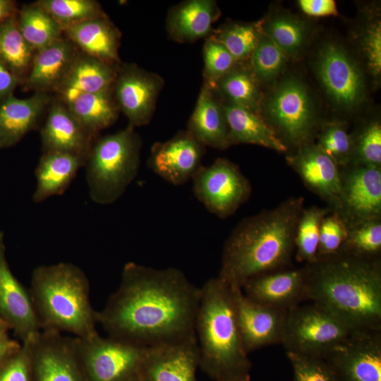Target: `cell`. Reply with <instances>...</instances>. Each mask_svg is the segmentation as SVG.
<instances>
[{
	"label": "cell",
	"mask_w": 381,
	"mask_h": 381,
	"mask_svg": "<svg viewBox=\"0 0 381 381\" xmlns=\"http://www.w3.org/2000/svg\"><path fill=\"white\" fill-rule=\"evenodd\" d=\"M262 32L287 56L298 54L307 39L306 25L288 14L278 15L261 24Z\"/></svg>",
	"instance_id": "cell-36"
},
{
	"label": "cell",
	"mask_w": 381,
	"mask_h": 381,
	"mask_svg": "<svg viewBox=\"0 0 381 381\" xmlns=\"http://www.w3.org/2000/svg\"><path fill=\"white\" fill-rule=\"evenodd\" d=\"M294 381H340L333 368L322 356L286 351Z\"/></svg>",
	"instance_id": "cell-42"
},
{
	"label": "cell",
	"mask_w": 381,
	"mask_h": 381,
	"mask_svg": "<svg viewBox=\"0 0 381 381\" xmlns=\"http://www.w3.org/2000/svg\"><path fill=\"white\" fill-rule=\"evenodd\" d=\"M202 56L203 84L211 87L237 64L223 45L210 37L205 40Z\"/></svg>",
	"instance_id": "cell-43"
},
{
	"label": "cell",
	"mask_w": 381,
	"mask_h": 381,
	"mask_svg": "<svg viewBox=\"0 0 381 381\" xmlns=\"http://www.w3.org/2000/svg\"><path fill=\"white\" fill-rule=\"evenodd\" d=\"M250 299L289 310L306 300V268L282 269L248 279L241 286Z\"/></svg>",
	"instance_id": "cell-21"
},
{
	"label": "cell",
	"mask_w": 381,
	"mask_h": 381,
	"mask_svg": "<svg viewBox=\"0 0 381 381\" xmlns=\"http://www.w3.org/2000/svg\"><path fill=\"white\" fill-rule=\"evenodd\" d=\"M322 357L340 381H381V330L354 331Z\"/></svg>",
	"instance_id": "cell-12"
},
{
	"label": "cell",
	"mask_w": 381,
	"mask_h": 381,
	"mask_svg": "<svg viewBox=\"0 0 381 381\" xmlns=\"http://www.w3.org/2000/svg\"><path fill=\"white\" fill-rule=\"evenodd\" d=\"M353 157L358 165L380 167L381 165V126L378 122L369 123L353 145Z\"/></svg>",
	"instance_id": "cell-45"
},
{
	"label": "cell",
	"mask_w": 381,
	"mask_h": 381,
	"mask_svg": "<svg viewBox=\"0 0 381 381\" xmlns=\"http://www.w3.org/2000/svg\"><path fill=\"white\" fill-rule=\"evenodd\" d=\"M164 80L133 63H121L112 86L120 112L133 128L148 124L155 111Z\"/></svg>",
	"instance_id": "cell-11"
},
{
	"label": "cell",
	"mask_w": 381,
	"mask_h": 381,
	"mask_svg": "<svg viewBox=\"0 0 381 381\" xmlns=\"http://www.w3.org/2000/svg\"><path fill=\"white\" fill-rule=\"evenodd\" d=\"M64 29L69 25L106 14L95 0H39L36 1Z\"/></svg>",
	"instance_id": "cell-40"
},
{
	"label": "cell",
	"mask_w": 381,
	"mask_h": 381,
	"mask_svg": "<svg viewBox=\"0 0 381 381\" xmlns=\"http://www.w3.org/2000/svg\"><path fill=\"white\" fill-rule=\"evenodd\" d=\"M361 48L371 74L375 77L381 72V24L377 20L369 23L364 30Z\"/></svg>",
	"instance_id": "cell-47"
},
{
	"label": "cell",
	"mask_w": 381,
	"mask_h": 381,
	"mask_svg": "<svg viewBox=\"0 0 381 381\" xmlns=\"http://www.w3.org/2000/svg\"><path fill=\"white\" fill-rule=\"evenodd\" d=\"M303 209V198L291 197L241 221L224 243L218 277L241 288L252 277L286 268Z\"/></svg>",
	"instance_id": "cell-3"
},
{
	"label": "cell",
	"mask_w": 381,
	"mask_h": 381,
	"mask_svg": "<svg viewBox=\"0 0 381 381\" xmlns=\"http://www.w3.org/2000/svg\"><path fill=\"white\" fill-rule=\"evenodd\" d=\"M248 66L259 83H267L282 71L286 55L263 32L248 59Z\"/></svg>",
	"instance_id": "cell-39"
},
{
	"label": "cell",
	"mask_w": 381,
	"mask_h": 381,
	"mask_svg": "<svg viewBox=\"0 0 381 381\" xmlns=\"http://www.w3.org/2000/svg\"><path fill=\"white\" fill-rule=\"evenodd\" d=\"M46 116L40 129L42 152L68 153L86 161L97 135L87 131L57 97L52 98Z\"/></svg>",
	"instance_id": "cell-20"
},
{
	"label": "cell",
	"mask_w": 381,
	"mask_h": 381,
	"mask_svg": "<svg viewBox=\"0 0 381 381\" xmlns=\"http://www.w3.org/2000/svg\"><path fill=\"white\" fill-rule=\"evenodd\" d=\"M220 16L213 0H187L172 6L166 19L169 37L179 43H191L207 39L213 24Z\"/></svg>",
	"instance_id": "cell-25"
},
{
	"label": "cell",
	"mask_w": 381,
	"mask_h": 381,
	"mask_svg": "<svg viewBox=\"0 0 381 381\" xmlns=\"http://www.w3.org/2000/svg\"><path fill=\"white\" fill-rule=\"evenodd\" d=\"M64 33L80 52L110 64H121V34L107 14L69 25Z\"/></svg>",
	"instance_id": "cell-27"
},
{
	"label": "cell",
	"mask_w": 381,
	"mask_h": 381,
	"mask_svg": "<svg viewBox=\"0 0 381 381\" xmlns=\"http://www.w3.org/2000/svg\"><path fill=\"white\" fill-rule=\"evenodd\" d=\"M75 346L86 381H140L147 347L98 332L75 337Z\"/></svg>",
	"instance_id": "cell-7"
},
{
	"label": "cell",
	"mask_w": 381,
	"mask_h": 381,
	"mask_svg": "<svg viewBox=\"0 0 381 381\" xmlns=\"http://www.w3.org/2000/svg\"><path fill=\"white\" fill-rule=\"evenodd\" d=\"M200 288L174 267L127 262L97 322L108 336L144 347L195 337Z\"/></svg>",
	"instance_id": "cell-1"
},
{
	"label": "cell",
	"mask_w": 381,
	"mask_h": 381,
	"mask_svg": "<svg viewBox=\"0 0 381 381\" xmlns=\"http://www.w3.org/2000/svg\"><path fill=\"white\" fill-rule=\"evenodd\" d=\"M354 331L335 314L311 302L288 310L282 344L289 352L322 356Z\"/></svg>",
	"instance_id": "cell-8"
},
{
	"label": "cell",
	"mask_w": 381,
	"mask_h": 381,
	"mask_svg": "<svg viewBox=\"0 0 381 381\" xmlns=\"http://www.w3.org/2000/svg\"><path fill=\"white\" fill-rule=\"evenodd\" d=\"M269 118L283 135L299 147L308 143L315 126L313 104L305 85L289 78L261 104ZM260 108V109H261Z\"/></svg>",
	"instance_id": "cell-10"
},
{
	"label": "cell",
	"mask_w": 381,
	"mask_h": 381,
	"mask_svg": "<svg viewBox=\"0 0 381 381\" xmlns=\"http://www.w3.org/2000/svg\"><path fill=\"white\" fill-rule=\"evenodd\" d=\"M142 140L135 128L97 137L85 161L91 200L99 205L116 202L136 177Z\"/></svg>",
	"instance_id": "cell-6"
},
{
	"label": "cell",
	"mask_w": 381,
	"mask_h": 381,
	"mask_svg": "<svg viewBox=\"0 0 381 381\" xmlns=\"http://www.w3.org/2000/svg\"><path fill=\"white\" fill-rule=\"evenodd\" d=\"M85 164L84 159L73 155L42 152L35 171L36 187L32 201L40 203L52 196L63 194Z\"/></svg>",
	"instance_id": "cell-29"
},
{
	"label": "cell",
	"mask_w": 381,
	"mask_h": 381,
	"mask_svg": "<svg viewBox=\"0 0 381 381\" xmlns=\"http://www.w3.org/2000/svg\"><path fill=\"white\" fill-rule=\"evenodd\" d=\"M353 145L344 124L330 122L322 128L316 145L339 167L346 165L351 160Z\"/></svg>",
	"instance_id": "cell-41"
},
{
	"label": "cell",
	"mask_w": 381,
	"mask_h": 381,
	"mask_svg": "<svg viewBox=\"0 0 381 381\" xmlns=\"http://www.w3.org/2000/svg\"><path fill=\"white\" fill-rule=\"evenodd\" d=\"M18 80L0 62V102L13 95Z\"/></svg>",
	"instance_id": "cell-49"
},
{
	"label": "cell",
	"mask_w": 381,
	"mask_h": 381,
	"mask_svg": "<svg viewBox=\"0 0 381 381\" xmlns=\"http://www.w3.org/2000/svg\"><path fill=\"white\" fill-rule=\"evenodd\" d=\"M35 54L19 30L16 14L0 24V62L20 84L29 73Z\"/></svg>",
	"instance_id": "cell-33"
},
{
	"label": "cell",
	"mask_w": 381,
	"mask_h": 381,
	"mask_svg": "<svg viewBox=\"0 0 381 381\" xmlns=\"http://www.w3.org/2000/svg\"><path fill=\"white\" fill-rule=\"evenodd\" d=\"M200 353L196 336L147 347L140 381H198Z\"/></svg>",
	"instance_id": "cell-19"
},
{
	"label": "cell",
	"mask_w": 381,
	"mask_h": 381,
	"mask_svg": "<svg viewBox=\"0 0 381 381\" xmlns=\"http://www.w3.org/2000/svg\"><path fill=\"white\" fill-rule=\"evenodd\" d=\"M318 77L329 97L339 106L351 109L365 95L364 79L360 68L341 46L327 43L316 61Z\"/></svg>",
	"instance_id": "cell-13"
},
{
	"label": "cell",
	"mask_w": 381,
	"mask_h": 381,
	"mask_svg": "<svg viewBox=\"0 0 381 381\" xmlns=\"http://www.w3.org/2000/svg\"><path fill=\"white\" fill-rule=\"evenodd\" d=\"M306 298L356 331L381 330V264L338 252L306 265Z\"/></svg>",
	"instance_id": "cell-2"
},
{
	"label": "cell",
	"mask_w": 381,
	"mask_h": 381,
	"mask_svg": "<svg viewBox=\"0 0 381 381\" xmlns=\"http://www.w3.org/2000/svg\"><path fill=\"white\" fill-rule=\"evenodd\" d=\"M17 4L13 0H0V24L6 19L16 14Z\"/></svg>",
	"instance_id": "cell-51"
},
{
	"label": "cell",
	"mask_w": 381,
	"mask_h": 381,
	"mask_svg": "<svg viewBox=\"0 0 381 381\" xmlns=\"http://www.w3.org/2000/svg\"><path fill=\"white\" fill-rule=\"evenodd\" d=\"M212 88L222 101L260 114L262 97L259 83L245 63L236 64Z\"/></svg>",
	"instance_id": "cell-32"
},
{
	"label": "cell",
	"mask_w": 381,
	"mask_h": 381,
	"mask_svg": "<svg viewBox=\"0 0 381 381\" xmlns=\"http://www.w3.org/2000/svg\"><path fill=\"white\" fill-rule=\"evenodd\" d=\"M348 234V226L336 212L326 215L320 229L318 258L338 253Z\"/></svg>",
	"instance_id": "cell-46"
},
{
	"label": "cell",
	"mask_w": 381,
	"mask_h": 381,
	"mask_svg": "<svg viewBox=\"0 0 381 381\" xmlns=\"http://www.w3.org/2000/svg\"><path fill=\"white\" fill-rule=\"evenodd\" d=\"M186 131L205 147L225 150L231 146L222 102L207 85H202Z\"/></svg>",
	"instance_id": "cell-28"
},
{
	"label": "cell",
	"mask_w": 381,
	"mask_h": 381,
	"mask_svg": "<svg viewBox=\"0 0 381 381\" xmlns=\"http://www.w3.org/2000/svg\"><path fill=\"white\" fill-rule=\"evenodd\" d=\"M79 50L63 36L35 52L28 76L22 83L25 90L51 93L56 91Z\"/></svg>",
	"instance_id": "cell-24"
},
{
	"label": "cell",
	"mask_w": 381,
	"mask_h": 381,
	"mask_svg": "<svg viewBox=\"0 0 381 381\" xmlns=\"http://www.w3.org/2000/svg\"><path fill=\"white\" fill-rule=\"evenodd\" d=\"M381 222L374 219L348 228L347 237L339 252L367 258H379Z\"/></svg>",
	"instance_id": "cell-38"
},
{
	"label": "cell",
	"mask_w": 381,
	"mask_h": 381,
	"mask_svg": "<svg viewBox=\"0 0 381 381\" xmlns=\"http://www.w3.org/2000/svg\"><path fill=\"white\" fill-rule=\"evenodd\" d=\"M199 368L214 381H250L252 363L245 349L231 286L218 276L200 288L195 320Z\"/></svg>",
	"instance_id": "cell-4"
},
{
	"label": "cell",
	"mask_w": 381,
	"mask_h": 381,
	"mask_svg": "<svg viewBox=\"0 0 381 381\" xmlns=\"http://www.w3.org/2000/svg\"><path fill=\"white\" fill-rule=\"evenodd\" d=\"M119 65L110 64L79 51L55 92L56 97L66 104L80 95L111 88Z\"/></svg>",
	"instance_id": "cell-26"
},
{
	"label": "cell",
	"mask_w": 381,
	"mask_h": 381,
	"mask_svg": "<svg viewBox=\"0 0 381 381\" xmlns=\"http://www.w3.org/2000/svg\"><path fill=\"white\" fill-rule=\"evenodd\" d=\"M85 272L71 262L35 267L29 289L42 331L67 332L85 338L97 332V311L90 302Z\"/></svg>",
	"instance_id": "cell-5"
},
{
	"label": "cell",
	"mask_w": 381,
	"mask_h": 381,
	"mask_svg": "<svg viewBox=\"0 0 381 381\" xmlns=\"http://www.w3.org/2000/svg\"><path fill=\"white\" fill-rule=\"evenodd\" d=\"M34 381H86L75 346V337L41 331L33 346Z\"/></svg>",
	"instance_id": "cell-18"
},
{
	"label": "cell",
	"mask_w": 381,
	"mask_h": 381,
	"mask_svg": "<svg viewBox=\"0 0 381 381\" xmlns=\"http://www.w3.org/2000/svg\"><path fill=\"white\" fill-rule=\"evenodd\" d=\"M195 198L211 213L224 219L246 202L252 191L249 180L226 158L202 166L193 178Z\"/></svg>",
	"instance_id": "cell-9"
},
{
	"label": "cell",
	"mask_w": 381,
	"mask_h": 381,
	"mask_svg": "<svg viewBox=\"0 0 381 381\" xmlns=\"http://www.w3.org/2000/svg\"><path fill=\"white\" fill-rule=\"evenodd\" d=\"M66 104L78 121L95 135L114 124L120 112L112 87L80 95Z\"/></svg>",
	"instance_id": "cell-31"
},
{
	"label": "cell",
	"mask_w": 381,
	"mask_h": 381,
	"mask_svg": "<svg viewBox=\"0 0 381 381\" xmlns=\"http://www.w3.org/2000/svg\"><path fill=\"white\" fill-rule=\"evenodd\" d=\"M9 327L7 324L0 318V339L8 337Z\"/></svg>",
	"instance_id": "cell-52"
},
{
	"label": "cell",
	"mask_w": 381,
	"mask_h": 381,
	"mask_svg": "<svg viewBox=\"0 0 381 381\" xmlns=\"http://www.w3.org/2000/svg\"><path fill=\"white\" fill-rule=\"evenodd\" d=\"M50 94L35 92L27 98L14 95L0 102V148L16 145L40 123L52 100Z\"/></svg>",
	"instance_id": "cell-23"
},
{
	"label": "cell",
	"mask_w": 381,
	"mask_h": 381,
	"mask_svg": "<svg viewBox=\"0 0 381 381\" xmlns=\"http://www.w3.org/2000/svg\"><path fill=\"white\" fill-rule=\"evenodd\" d=\"M286 160L310 190L337 208L341 191V174L338 165L328 155L316 145L307 143Z\"/></svg>",
	"instance_id": "cell-22"
},
{
	"label": "cell",
	"mask_w": 381,
	"mask_h": 381,
	"mask_svg": "<svg viewBox=\"0 0 381 381\" xmlns=\"http://www.w3.org/2000/svg\"><path fill=\"white\" fill-rule=\"evenodd\" d=\"M35 339L21 343L17 351L0 363V381H34L33 346Z\"/></svg>",
	"instance_id": "cell-44"
},
{
	"label": "cell",
	"mask_w": 381,
	"mask_h": 381,
	"mask_svg": "<svg viewBox=\"0 0 381 381\" xmlns=\"http://www.w3.org/2000/svg\"><path fill=\"white\" fill-rule=\"evenodd\" d=\"M0 318L20 343L37 337L42 331L29 289L15 277L7 262L3 232H0Z\"/></svg>",
	"instance_id": "cell-17"
},
{
	"label": "cell",
	"mask_w": 381,
	"mask_h": 381,
	"mask_svg": "<svg viewBox=\"0 0 381 381\" xmlns=\"http://www.w3.org/2000/svg\"><path fill=\"white\" fill-rule=\"evenodd\" d=\"M205 147L187 131L164 142L155 143L147 159L148 167L174 186L193 179L200 169Z\"/></svg>",
	"instance_id": "cell-16"
},
{
	"label": "cell",
	"mask_w": 381,
	"mask_h": 381,
	"mask_svg": "<svg viewBox=\"0 0 381 381\" xmlns=\"http://www.w3.org/2000/svg\"><path fill=\"white\" fill-rule=\"evenodd\" d=\"M261 24L229 23L214 29L209 37L223 45L237 64L245 63L262 34Z\"/></svg>",
	"instance_id": "cell-35"
},
{
	"label": "cell",
	"mask_w": 381,
	"mask_h": 381,
	"mask_svg": "<svg viewBox=\"0 0 381 381\" xmlns=\"http://www.w3.org/2000/svg\"><path fill=\"white\" fill-rule=\"evenodd\" d=\"M341 179V191L336 212L348 228L380 219L381 169L358 165Z\"/></svg>",
	"instance_id": "cell-14"
},
{
	"label": "cell",
	"mask_w": 381,
	"mask_h": 381,
	"mask_svg": "<svg viewBox=\"0 0 381 381\" xmlns=\"http://www.w3.org/2000/svg\"><path fill=\"white\" fill-rule=\"evenodd\" d=\"M329 210L317 206L303 209L295 235V258L298 262L311 264L318 260L320 229Z\"/></svg>",
	"instance_id": "cell-37"
},
{
	"label": "cell",
	"mask_w": 381,
	"mask_h": 381,
	"mask_svg": "<svg viewBox=\"0 0 381 381\" xmlns=\"http://www.w3.org/2000/svg\"><path fill=\"white\" fill-rule=\"evenodd\" d=\"M298 4L302 11L310 16L337 15V6L332 0H300Z\"/></svg>",
	"instance_id": "cell-48"
},
{
	"label": "cell",
	"mask_w": 381,
	"mask_h": 381,
	"mask_svg": "<svg viewBox=\"0 0 381 381\" xmlns=\"http://www.w3.org/2000/svg\"><path fill=\"white\" fill-rule=\"evenodd\" d=\"M231 288L236 320L246 351L282 344L288 310L257 303L248 298L241 287Z\"/></svg>",
	"instance_id": "cell-15"
},
{
	"label": "cell",
	"mask_w": 381,
	"mask_h": 381,
	"mask_svg": "<svg viewBox=\"0 0 381 381\" xmlns=\"http://www.w3.org/2000/svg\"><path fill=\"white\" fill-rule=\"evenodd\" d=\"M221 102L229 128L230 145L253 144L278 152L286 151L285 143L259 114L228 102Z\"/></svg>",
	"instance_id": "cell-30"
},
{
	"label": "cell",
	"mask_w": 381,
	"mask_h": 381,
	"mask_svg": "<svg viewBox=\"0 0 381 381\" xmlns=\"http://www.w3.org/2000/svg\"><path fill=\"white\" fill-rule=\"evenodd\" d=\"M21 343L9 337L0 339V363L17 351Z\"/></svg>",
	"instance_id": "cell-50"
},
{
	"label": "cell",
	"mask_w": 381,
	"mask_h": 381,
	"mask_svg": "<svg viewBox=\"0 0 381 381\" xmlns=\"http://www.w3.org/2000/svg\"><path fill=\"white\" fill-rule=\"evenodd\" d=\"M19 30L28 44L36 52L62 37V26L37 2L24 4L18 9Z\"/></svg>",
	"instance_id": "cell-34"
}]
</instances>
